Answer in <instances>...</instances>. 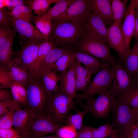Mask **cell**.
Returning <instances> with one entry per match:
<instances>
[{
  "label": "cell",
  "mask_w": 138,
  "mask_h": 138,
  "mask_svg": "<svg viewBox=\"0 0 138 138\" xmlns=\"http://www.w3.org/2000/svg\"><path fill=\"white\" fill-rule=\"evenodd\" d=\"M83 21L87 32L109 44L106 24L96 12L92 9Z\"/></svg>",
  "instance_id": "cell-12"
},
{
  "label": "cell",
  "mask_w": 138,
  "mask_h": 138,
  "mask_svg": "<svg viewBox=\"0 0 138 138\" xmlns=\"http://www.w3.org/2000/svg\"><path fill=\"white\" fill-rule=\"evenodd\" d=\"M53 27L48 41L55 45L73 48L87 32L83 21L76 23L53 22Z\"/></svg>",
  "instance_id": "cell-1"
},
{
  "label": "cell",
  "mask_w": 138,
  "mask_h": 138,
  "mask_svg": "<svg viewBox=\"0 0 138 138\" xmlns=\"http://www.w3.org/2000/svg\"><path fill=\"white\" fill-rule=\"evenodd\" d=\"M94 127L83 125L77 131L76 138H93V131Z\"/></svg>",
  "instance_id": "cell-44"
},
{
  "label": "cell",
  "mask_w": 138,
  "mask_h": 138,
  "mask_svg": "<svg viewBox=\"0 0 138 138\" xmlns=\"http://www.w3.org/2000/svg\"><path fill=\"white\" fill-rule=\"evenodd\" d=\"M111 65L114 72L111 85L116 98L120 99L138 87V81L129 73L120 59L115 57Z\"/></svg>",
  "instance_id": "cell-6"
},
{
  "label": "cell",
  "mask_w": 138,
  "mask_h": 138,
  "mask_svg": "<svg viewBox=\"0 0 138 138\" xmlns=\"http://www.w3.org/2000/svg\"><path fill=\"white\" fill-rule=\"evenodd\" d=\"M136 8L138 6V0H132Z\"/></svg>",
  "instance_id": "cell-53"
},
{
  "label": "cell",
  "mask_w": 138,
  "mask_h": 138,
  "mask_svg": "<svg viewBox=\"0 0 138 138\" xmlns=\"http://www.w3.org/2000/svg\"><path fill=\"white\" fill-rule=\"evenodd\" d=\"M25 87L27 95L24 108L33 113L37 117L47 114L46 107L48 96L40 78L30 77Z\"/></svg>",
  "instance_id": "cell-3"
},
{
  "label": "cell",
  "mask_w": 138,
  "mask_h": 138,
  "mask_svg": "<svg viewBox=\"0 0 138 138\" xmlns=\"http://www.w3.org/2000/svg\"><path fill=\"white\" fill-rule=\"evenodd\" d=\"M91 8L102 19L106 25H111L114 22L110 0H90Z\"/></svg>",
  "instance_id": "cell-19"
},
{
  "label": "cell",
  "mask_w": 138,
  "mask_h": 138,
  "mask_svg": "<svg viewBox=\"0 0 138 138\" xmlns=\"http://www.w3.org/2000/svg\"><path fill=\"white\" fill-rule=\"evenodd\" d=\"M0 137L21 138L19 134L13 128L8 129H0Z\"/></svg>",
  "instance_id": "cell-45"
},
{
  "label": "cell",
  "mask_w": 138,
  "mask_h": 138,
  "mask_svg": "<svg viewBox=\"0 0 138 138\" xmlns=\"http://www.w3.org/2000/svg\"><path fill=\"white\" fill-rule=\"evenodd\" d=\"M12 26L21 37L27 40H31L39 42L47 41L44 35L29 22L14 19H11Z\"/></svg>",
  "instance_id": "cell-14"
},
{
  "label": "cell",
  "mask_w": 138,
  "mask_h": 138,
  "mask_svg": "<svg viewBox=\"0 0 138 138\" xmlns=\"http://www.w3.org/2000/svg\"><path fill=\"white\" fill-rule=\"evenodd\" d=\"M10 89L12 95L14 99L24 106L26 101L21 96L18 89L17 83L13 82L12 84Z\"/></svg>",
  "instance_id": "cell-42"
},
{
  "label": "cell",
  "mask_w": 138,
  "mask_h": 138,
  "mask_svg": "<svg viewBox=\"0 0 138 138\" xmlns=\"http://www.w3.org/2000/svg\"><path fill=\"white\" fill-rule=\"evenodd\" d=\"M124 132L126 138H138V119L136 118Z\"/></svg>",
  "instance_id": "cell-39"
},
{
  "label": "cell",
  "mask_w": 138,
  "mask_h": 138,
  "mask_svg": "<svg viewBox=\"0 0 138 138\" xmlns=\"http://www.w3.org/2000/svg\"><path fill=\"white\" fill-rule=\"evenodd\" d=\"M123 62L129 73L134 77L138 67V40H135L133 47Z\"/></svg>",
  "instance_id": "cell-26"
},
{
  "label": "cell",
  "mask_w": 138,
  "mask_h": 138,
  "mask_svg": "<svg viewBox=\"0 0 138 138\" xmlns=\"http://www.w3.org/2000/svg\"><path fill=\"white\" fill-rule=\"evenodd\" d=\"M60 0H26L27 4L29 5L32 9L38 16L45 15L49 6L52 4H56Z\"/></svg>",
  "instance_id": "cell-30"
},
{
  "label": "cell",
  "mask_w": 138,
  "mask_h": 138,
  "mask_svg": "<svg viewBox=\"0 0 138 138\" xmlns=\"http://www.w3.org/2000/svg\"><path fill=\"white\" fill-rule=\"evenodd\" d=\"M121 99L126 100L132 110L138 109V87L133 89Z\"/></svg>",
  "instance_id": "cell-38"
},
{
  "label": "cell",
  "mask_w": 138,
  "mask_h": 138,
  "mask_svg": "<svg viewBox=\"0 0 138 138\" xmlns=\"http://www.w3.org/2000/svg\"><path fill=\"white\" fill-rule=\"evenodd\" d=\"M54 43L49 41L41 42L39 47L35 64L36 77H37L44 60L50 50L54 46Z\"/></svg>",
  "instance_id": "cell-32"
},
{
  "label": "cell",
  "mask_w": 138,
  "mask_h": 138,
  "mask_svg": "<svg viewBox=\"0 0 138 138\" xmlns=\"http://www.w3.org/2000/svg\"><path fill=\"white\" fill-rule=\"evenodd\" d=\"M77 132L72 126L64 124L59 126L56 135L59 138H76Z\"/></svg>",
  "instance_id": "cell-36"
},
{
  "label": "cell",
  "mask_w": 138,
  "mask_h": 138,
  "mask_svg": "<svg viewBox=\"0 0 138 138\" xmlns=\"http://www.w3.org/2000/svg\"><path fill=\"white\" fill-rule=\"evenodd\" d=\"M72 49L99 59L111 65L115 58L110 53L109 44L87 32Z\"/></svg>",
  "instance_id": "cell-5"
},
{
  "label": "cell",
  "mask_w": 138,
  "mask_h": 138,
  "mask_svg": "<svg viewBox=\"0 0 138 138\" xmlns=\"http://www.w3.org/2000/svg\"><path fill=\"white\" fill-rule=\"evenodd\" d=\"M9 12L4 8L0 9V27H9L12 26L11 21V17L9 15Z\"/></svg>",
  "instance_id": "cell-41"
},
{
  "label": "cell",
  "mask_w": 138,
  "mask_h": 138,
  "mask_svg": "<svg viewBox=\"0 0 138 138\" xmlns=\"http://www.w3.org/2000/svg\"><path fill=\"white\" fill-rule=\"evenodd\" d=\"M111 112V124L120 132L124 131L136 119L130 105L123 99L116 98Z\"/></svg>",
  "instance_id": "cell-8"
},
{
  "label": "cell",
  "mask_w": 138,
  "mask_h": 138,
  "mask_svg": "<svg viewBox=\"0 0 138 138\" xmlns=\"http://www.w3.org/2000/svg\"><path fill=\"white\" fill-rule=\"evenodd\" d=\"M75 64L67 71L60 75L59 87L72 98L76 95Z\"/></svg>",
  "instance_id": "cell-21"
},
{
  "label": "cell",
  "mask_w": 138,
  "mask_h": 138,
  "mask_svg": "<svg viewBox=\"0 0 138 138\" xmlns=\"http://www.w3.org/2000/svg\"><path fill=\"white\" fill-rule=\"evenodd\" d=\"M22 106L17 102L13 121V128L19 134L28 132L37 117L32 113L22 108Z\"/></svg>",
  "instance_id": "cell-15"
},
{
  "label": "cell",
  "mask_w": 138,
  "mask_h": 138,
  "mask_svg": "<svg viewBox=\"0 0 138 138\" xmlns=\"http://www.w3.org/2000/svg\"><path fill=\"white\" fill-rule=\"evenodd\" d=\"M12 94L10 91L5 89H0V101H3L11 96Z\"/></svg>",
  "instance_id": "cell-47"
},
{
  "label": "cell",
  "mask_w": 138,
  "mask_h": 138,
  "mask_svg": "<svg viewBox=\"0 0 138 138\" xmlns=\"http://www.w3.org/2000/svg\"><path fill=\"white\" fill-rule=\"evenodd\" d=\"M135 25L133 37L135 40H138V16L135 15Z\"/></svg>",
  "instance_id": "cell-48"
},
{
  "label": "cell",
  "mask_w": 138,
  "mask_h": 138,
  "mask_svg": "<svg viewBox=\"0 0 138 138\" xmlns=\"http://www.w3.org/2000/svg\"><path fill=\"white\" fill-rule=\"evenodd\" d=\"M72 49L76 60L83 64L92 74H96L102 68L109 64L90 55Z\"/></svg>",
  "instance_id": "cell-18"
},
{
  "label": "cell",
  "mask_w": 138,
  "mask_h": 138,
  "mask_svg": "<svg viewBox=\"0 0 138 138\" xmlns=\"http://www.w3.org/2000/svg\"><path fill=\"white\" fill-rule=\"evenodd\" d=\"M17 31L13 28L9 38L0 46V64L6 67L12 58L13 52L12 46L13 41Z\"/></svg>",
  "instance_id": "cell-24"
},
{
  "label": "cell",
  "mask_w": 138,
  "mask_h": 138,
  "mask_svg": "<svg viewBox=\"0 0 138 138\" xmlns=\"http://www.w3.org/2000/svg\"><path fill=\"white\" fill-rule=\"evenodd\" d=\"M135 7L132 0H131L129 6L127 7L124 21L121 28L128 54L131 49L130 44L133 36L134 31L135 25Z\"/></svg>",
  "instance_id": "cell-16"
},
{
  "label": "cell",
  "mask_w": 138,
  "mask_h": 138,
  "mask_svg": "<svg viewBox=\"0 0 138 138\" xmlns=\"http://www.w3.org/2000/svg\"><path fill=\"white\" fill-rule=\"evenodd\" d=\"M39 138H59L56 135H53L47 136H43Z\"/></svg>",
  "instance_id": "cell-52"
},
{
  "label": "cell",
  "mask_w": 138,
  "mask_h": 138,
  "mask_svg": "<svg viewBox=\"0 0 138 138\" xmlns=\"http://www.w3.org/2000/svg\"><path fill=\"white\" fill-rule=\"evenodd\" d=\"M132 111L136 118L138 119V109L133 110L132 109Z\"/></svg>",
  "instance_id": "cell-51"
},
{
  "label": "cell",
  "mask_w": 138,
  "mask_h": 138,
  "mask_svg": "<svg viewBox=\"0 0 138 138\" xmlns=\"http://www.w3.org/2000/svg\"><path fill=\"white\" fill-rule=\"evenodd\" d=\"M47 114L36 118L29 131L34 138H39L49 134L56 133L59 126Z\"/></svg>",
  "instance_id": "cell-13"
},
{
  "label": "cell",
  "mask_w": 138,
  "mask_h": 138,
  "mask_svg": "<svg viewBox=\"0 0 138 138\" xmlns=\"http://www.w3.org/2000/svg\"><path fill=\"white\" fill-rule=\"evenodd\" d=\"M76 102L58 86L56 91L47 97L46 114L57 124H64L66 117L74 108Z\"/></svg>",
  "instance_id": "cell-2"
},
{
  "label": "cell",
  "mask_w": 138,
  "mask_h": 138,
  "mask_svg": "<svg viewBox=\"0 0 138 138\" xmlns=\"http://www.w3.org/2000/svg\"><path fill=\"white\" fill-rule=\"evenodd\" d=\"M12 18L28 22L33 20L34 16L30 6L28 5L21 4L15 7L9 12Z\"/></svg>",
  "instance_id": "cell-28"
},
{
  "label": "cell",
  "mask_w": 138,
  "mask_h": 138,
  "mask_svg": "<svg viewBox=\"0 0 138 138\" xmlns=\"http://www.w3.org/2000/svg\"><path fill=\"white\" fill-rule=\"evenodd\" d=\"M14 99L12 96L3 101H0V118L7 113L11 110Z\"/></svg>",
  "instance_id": "cell-40"
},
{
  "label": "cell",
  "mask_w": 138,
  "mask_h": 138,
  "mask_svg": "<svg viewBox=\"0 0 138 138\" xmlns=\"http://www.w3.org/2000/svg\"><path fill=\"white\" fill-rule=\"evenodd\" d=\"M33 40L25 41L18 51L13 55L19 58L27 68L30 77H36L35 64L40 43Z\"/></svg>",
  "instance_id": "cell-10"
},
{
  "label": "cell",
  "mask_w": 138,
  "mask_h": 138,
  "mask_svg": "<svg viewBox=\"0 0 138 138\" xmlns=\"http://www.w3.org/2000/svg\"><path fill=\"white\" fill-rule=\"evenodd\" d=\"M72 49L55 46L49 52L40 67V71L45 69H52L56 61L63 55Z\"/></svg>",
  "instance_id": "cell-23"
},
{
  "label": "cell",
  "mask_w": 138,
  "mask_h": 138,
  "mask_svg": "<svg viewBox=\"0 0 138 138\" xmlns=\"http://www.w3.org/2000/svg\"><path fill=\"white\" fill-rule=\"evenodd\" d=\"M116 99V95L111 84L106 92L96 98L88 99L83 104L79 103L95 118L106 119L111 111Z\"/></svg>",
  "instance_id": "cell-7"
},
{
  "label": "cell",
  "mask_w": 138,
  "mask_h": 138,
  "mask_svg": "<svg viewBox=\"0 0 138 138\" xmlns=\"http://www.w3.org/2000/svg\"><path fill=\"white\" fill-rule=\"evenodd\" d=\"M25 3L27 4L26 1L22 0H0V9L6 7L12 10L16 6Z\"/></svg>",
  "instance_id": "cell-43"
},
{
  "label": "cell",
  "mask_w": 138,
  "mask_h": 138,
  "mask_svg": "<svg viewBox=\"0 0 138 138\" xmlns=\"http://www.w3.org/2000/svg\"><path fill=\"white\" fill-rule=\"evenodd\" d=\"M128 1L127 0H110L114 22L121 26L127 10L126 6Z\"/></svg>",
  "instance_id": "cell-29"
},
{
  "label": "cell",
  "mask_w": 138,
  "mask_h": 138,
  "mask_svg": "<svg viewBox=\"0 0 138 138\" xmlns=\"http://www.w3.org/2000/svg\"><path fill=\"white\" fill-rule=\"evenodd\" d=\"M35 26L44 35L47 41L51 32L53 27L52 20L47 14L34 17L33 20Z\"/></svg>",
  "instance_id": "cell-27"
},
{
  "label": "cell",
  "mask_w": 138,
  "mask_h": 138,
  "mask_svg": "<svg viewBox=\"0 0 138 138\" xmlns=\"http://www.w3.org/2000/svg\"><path fill=\"white\" fill-rule=\"evenodd\" d=\"M134 77L138 81V67Z\"/></svg>",
  "instance_id": "cell-54"
},
{
  "label": "cell",
  "mask_w": 138,
  "mask_h": 138,
  "mask_svg": "<svg viewBox=\"0 0 138 138\" xmlns=\"http://www.w3.org/2000/svg\"><path fill=\"white\" fill-rule=\"evenodd\" d=\"M13 29L11 27H0V46L9 38Z\"/></svg>",
  "instance_id": "cell-46"
},
{
  "label": "cell",
  "mask_w": 138,
  "mask_h": 138,
  "mask_svg": "<svg viewBox=\"0 0 138 138\" xmlns=\"http://www.w3.org/2000/svg\"><path fill=\"white\" fill-rule=\"evenodd\" d=\"M13 82L8 69L6 67L0 65V89L10 88Z\"/></svg>",
  "instance_id": "cell-37"
},
{
  "label": "cell",
  "mask_w": 138,
  "mask_h": 138,
  "mask_svg": "<svg viewBox=\"0 0 138 138\" xmlns=\"http://www.w3.org/2000/svg\"><path fill=\"white\" fill-rule=\"evenodd\" d=\"M91 10L90 0H76L62 15L52 21L57 23L80 22L83 20Z\"/></svg>",
  "instance_id": "cell-9"
},
{
  "label": "cell",
  "mask_w": 138,
  "mask_h": 138,
  "mask_svg": "<svg viewBox=\"0 0 138 138\" xmlns=\"http://www.w3.org/2000/svg\"><path fill=\"white\" fill-rule=\"evenodd\" d=\"M114 73L113 68L110 64L102 68L96 74L83 93L76 94L75 98L76 102L80 103L83 100L105 93L112 84Z\"/></svg>",
  "instance_id": "cell-4"
},
{
  "label": "cell",
  "mask_w": 138,
  "mask_h": 138,
  "mask_svg": "<svg viewBox=\"0 0 138 138\" xmlns=\"http://www.w3.org/2000/svg\"><path fill=\"white\" fill-rule=\"evenodd\" d=\"M120 131L114 129L111 124L108 122L97 128H94L93 131V138H106L117 135Z\"/></svg>",
  "instance_id": "cell-34"
},
{
  "label": "cell",
  "mask_w": 138,
  "mask_h": 138,
  "mask_svg": "<svg viewBox=\"0 0 138 138\" xmlns=\"http://www.w3.org/2000/svg\"><path fill=\"white\" fill-rule=\"evenodd\" d=\"M0 138H6L4 137H0Z\"/></svg>",
  "instance_id": "cell-57"
},
{
  "label": "cell",
  "mask_w": 138,
  "mask_h": 138,
  "mask_svg": "<svg viewBox=\"0 0 138 138\" xmlns=\"http://www.w3.org/2000/svg\"><path fill=\"white\" fill-rule=\"evenodd\" d=\"M121 26L114 22L108 28L107 39L111 48L118 54L123 62L128 54L121 30Z\"/></svg>",
  "instance_id": "cell-11"
},
{
  "label": "cell",
  "mask_w": 138,
  "mask_h": 138,
  "mask_svg": "<svg viewBox=\"0 0 138 138\" xmlns=\"http://www.w3.org/2000/svg\"><path fill=\"white\" fill-rule=\"evenodd\" d=\"M76 0H60L53 7L49 8L46 14L52 20L56 19L66 11Z\"/></svg>",
  "instance_id": "cell-31"
},
{
  "label": "cell",
  "mask_w": 138,
  "mask_h": 138,
  "mask_svg": "<svg viewBox=\"0 0 138 138\" xmlns=\"http://www.w3.org/2000/svg\"><path fill=\"white\" fill-rule=\"evenodd\" d=\"M6 68L13 82L27 85L30 77L27 68L19 58L15 56L12 57Z\"/></svg>",
  "instance_id": "cell-17"
},
{
  "label": "cell",
  "mask_w": 138,
  "mask_h": 138,
  "mask_svg": "<svg viewBox=\"0 0 138 138\" xmlns=\"http://www.w3.org/2000/svg\"><path fill=\"white\" fill-rule=\"evenodd\" d=\"M16 103L17 102L14 100L10 110L0 118V129H8L13 128V119L16 111Z\"/></svg>",
  "instance_id": "cell-35"
},
{
  "label": "cell",
  "mask_w": 138,
  "mask_h": 138,
  "mask_svg": "<svg viewBox=\"0 0 138 138\" xmlns=\"http://www.w3.org/2000/svg\"><path fill=\"white\" fill-rule=\"evenodd\" d=\"M76 59L72 49L61 56L56 62L52 69L61 75L75 64Z\"/></svg>",
  "instance_id": "cell-25"
},
{
  "label": "cell",
  "mask_w": 138,
  "mask_h": 138,
  "mask_svg": "<svg viewBox=\"0 0 138 138\" xmlns=\"http://www.w3.org/2000/svg\"><path fill=\"white\" fill-rule=\"evenodd\" d=\"M75 71L76 92H83L90 83L92 74L76 60L75 64Z\"/></svg>",
  "instance_id": "cell-22"
},
{
  "label": "cell",
  "mask_w": 138,
  "mask_h": 138,
  "mask_svg": "<svg viewBox=\"0 0 138 138\" xmlns=\"http://www.w3.org/2000/svg\"><path fill=\"white\" fill-rule=\"evenodd\" d=\"M117 135H115L111 137H109L108 138H117Z\"/></svg>",
  "instance_id": "cell-56"
},
{
  "label": "cell",
  "mask_w": 138,
  "mask_h": 138,
  "mask_svg": "<svg viewBox=\"0 0 138 138\" xmlns=\"http://www.w3.org/2000/svg\"><path fill=\"white\" fill-rule=\"evenodd\" d=\"M76 113L73 114H68L64 122L67 125L71 126L77 131H79L82 127L83 121L84 116L88 112L86 109L82 111L76 109Z\"/></svg>",
  "instance_id": "cell-33"
},
{
  "label": "cell",
  "mask_w": 138,
  "mask_h": 138,
  "mask_svg": "<svg viewBox=\"0 0 138 138\" xmlns=\"http://www.w3.org/2000/svg\"><path fill=\"white\" fill-rule=\"evenodd\" d=\"M40 78L43 88L48 96L55 92L58 87L60 75L51 69L41 70L38 76Z\"/></svg>",
  "instance_id": "cell-20"
},
{
  "label": "cell",
  "mask_w": 138,
  "mask_h": 138,
  "mask_svg": "<svg viewBox=\"0 0 138 138\" xmlns=\"http://www.w3.org/2000/svg\"><path fill=\"white\" fill-rule=\"evenodd\" d=\"M21 138H34L28 132L19 134Z\"/></svg>",
  "instance_id": "cell-49"
},
{
  "label": "cell",
  "mask_w": 138,
  "mask_h": 138,
  "mask_svg": "<svg viewBox=\"0 0 138 138\" xmlns=\"http://www.w3.org/2000/svg\"><path fill=\"white\" fill-rule=\"evenodd\" d=\"M117 138H126L124 132H120L117 135Z\"/></svg>",
  "instance_id": "cell-50"
},
{
  "label": "cell",
  "mask_w": 138,
  "mask_h": 138,
  "mask_svg": "<svg viewBox=\"0 0 138 138\" xmlns=\"http://www.w3.org/2000/svg\"><path fill=\"white\" fill-rule=\"evenodd\" d=\"M135 15L138 16V6L135 9Z\"/></svg>",
  "instance_id": "cell-55"
}]
</instances>
